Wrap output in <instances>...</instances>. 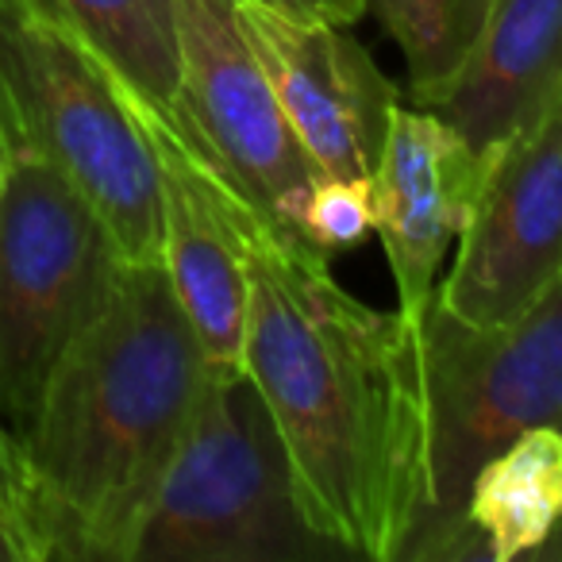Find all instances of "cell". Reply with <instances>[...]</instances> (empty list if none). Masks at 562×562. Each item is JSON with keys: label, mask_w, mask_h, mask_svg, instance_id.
I'll list each match as a JSON object with an SVG mask.
<instances>
[{"label": "cell", "mask_w": 562, "mask_h": 562, "mask_svg": "<svg viewBox=\"0 0 562 562\" xmlns=\"http://www.w3.org/2000/svg\"><path fill=\"white\" fill-rule=\"evenodd\" d=\"M178 101L173 116L255 209L290 227L316 166L293 135L239 24L235 0H173Z\"/></svg>", "instance_id": "cell-8"}, {"label": "cell", "mask_w": 562, "mask_h": 562, "mask_svg": "<svg viewBox=\"0 0 562 562\" xmlns=\"http://www.w3.org/2000/svg\"><path fill=\"white\" fill-rule=\"evenodd\" d=\"M232 224L247 278L243 374L278 424L301 513L347 559H401L428 505L420 324L351 297L328 255L239 189Z\"/></svg>", "instance_id": "cell-1"}, {"label": "cell", "mask_w": 562, "mask_h": 562, "mask_svg": "<svg viewBox=\"0 0 562 562\" xmlns=\"http://www.w3.org/2000/svg\"><path fill=\"white\" fill-rule=\"evenodd\" d=\"M290 20H328V24H355L367 12V0H255Z\"/></svg>", "instance_id": "cell-17"}, {"label": "cell", "mask_w": 562, "mask_h": 562, "mask_svg": "<svg viewBox=\"0 0 562 562\" xmlns=\"http://www.w3.org/2000/svg\"><path fill=\"white\" fill-rule=\"evenodd\" d=\"M0 112L78 186L124 262H162L158 162L127 89L40 0H0Z\"/></svg>", "instance_id": "cell-6"}, {"label": "cell", "mask_w": 562, "mask_h": 562, "mask_svg": "<svg viewBox=\"0 0 562 562\" xmlns=\"http://www.w3.org/2000/svg\"><path fill=\"white\" fill-rule=\"evenodd\" d=\"M428 385V505L401 559L459 562L477 467L528 428L562 431V273L505 324H467L431 305L420 328Z\"/></svg>", "instance_id": "cell-5"}, {"label": "cell", "mask_w": 562, "mask_h": 562, "mask_svg": "<svg viewBox=\"0 0 562 562\" xmlns=\"http://www.w3.org/2000/svg\"><path fill=\"white\" fill-rule=\"evenodd\" d=\"M0 562H43L27 520L9 508H0Z\"/></svg>", "instance_id": "cell-19"}, {"label": "cell", "mask_w": 562, "mask_h": 562, "mask_svg": "<svg viewBox=\"0 0 562 562\" xmlns=\"http://www.w3.org/2000/svg\"><path fill=\"white\" fill-rule=\"evenodd\" d=\"M209 362L162 262H120L20 436L43 562H132Z\"/></svg>", "instance_id": "cell-2"}, {"label": "cell", "mask_w": 562, "mask_h": 562, "mask_svg": "<svg viewBox=\"0 0 562 562\" xmlns=\"http://www.w3.org/2000/svg\"><path fill=\"white\" fill-rule=\"evenodd\" d=\"M63 20L120 86L135 97L170 109L178 101V27L173 0H40Z\"/></svg>", "instance_id": "cell-14"}, {"label": "cell", "mask_w": 562, "mask_h": 562, "mask_svg": "<svg viewBox=\"0 0 562 562\" xmlns=\"http://www.w3.org/2000/svg\"><path fill=\"white\" fill-rule=\"evenodd\" d=\"M482 178V155L439 112L393 109L382 155L370 173L374 232L385 243L397 313L424 328L451 243L467 227Z\"/></svg>", "instance_id": "cell-11"}, {"label": "cell", "mask_w": 562, "mask_h": 562, "mask_svg": "<svg viewBox=\"0 0 562 562\" xmlns=\"http://www.w3.org/2000/svg\"><path fill=\"white\" fill-rule=\"evenodd\" d=\"M158 162V216H162V270L193 324L212 374L243 370L247 278L239 235L232 224L235 186L209 150L193 139L173 109L143 101L127 89Z\"/></svg>", "instance_id": "cell-9"}, {"label": "cell", "mask_w": 562, "mask_h": 562, "mask_svg": "<svg viewBox=\"0 0 562 562\" xmlns=\"http://www.w3.org/2000/svg\"><path fill=\"white\" fill-rule=\"evenodd\" d=\"M0 508H9V513H16V516H24V520H27L24 470H20V439L12 436L4 424H0ZM27 528H32V524H27ZM32 536H35V531H32ZM35 543H40V539H35Z\"/></svg>", "instance_id": "cell-18"}, {"label": "cell", "mask_w": 562, "mask_h": 562, "mask_svg": "<svg viewBox=\"0 0 562 562\" xmlns=\"http://www.w3.org/2000/svg\"><path fill=\"white\" fill-rule=\"evenodd\" d=\"M559 543H562V531H559V539H554V543H551V551H547V554H554V547H559ZM559 554H562V551H559Z\"/></svg>", "instance_id": "cell-20"}, {"label": "cell", "mask_w": 562, "mask_h": 562, "mask_svg": "<svg viewBox=\"0 0 562 562\" xmlns=\"http://www.w3.org/2000/svg\"><path fill=\"white\" fill-rule=\"evenodd\" d=\"M562 531V431L528 428L477 467L462 505L459 562L547 554Z\"/></svg>", "instance_id": "cell-13"}, {"label": "cell", "mask_w": 562, "mask_h": 562, "mask_svg": "<svg viewBox=\"0 0 562 562\" xmlns=\"http://www.w3.org/2000/svg\"><path fill=\"white\" fill-rule=\"evenodd\" d=\"M290 232H297L321 255L351 250L374 232V193L370 178H331L316 173L313 189L301 201Z\"/></svg>", "instance_id": "cell-16"}, {"label": "cell", "mask_w": 562, "mask_h": 562, "mask_svg": "<svg viewBox=\"0 0 562 562\" xmlns=\"http://www.w3.org/2000/svg\"><path fill=\"white\" fill-rule=\"evenodd\" d=\"M120 262L93 204L0 112V424L16 439Z\"/></svg>", "instance_id": "cell-4"}, {"label": "cell", "mask_w": 562, "mask_h": 562, "mask_svg": "<svg viewBox=\"0 0 562 562\" xmlns=\"http://www.w3.org/2000/svg\"><path fill=\"white\" fill-rule=\"evenodd\" d=\"M562 86V0H493L467 66L431 104L477 155L524 127Z\"/></svg>", "instance_id": "cell-12"}, {"label": "cell", "mask_w": 562, "mask_h": 562, "mask_svg": "<svg viewBox=\"0 0 562 562\" xmlns=\"http://www.w3.org/2000/svg\"><path fill=\"white\" fill-rule=\"evenodd\" d=\"M562 273V86L482 155L459 255L436 305L467 324H505Z\"/></svg>", "instance_id": "cell-7"}, {"label": "cell", "mask_w": 562, "mask_h": 562, "mask_svg": "<svg viewBox=\"0 0 562 562\" xmlns=\"http://www.w3.org/2000/svg\"><path fill=\"white\" fill-rule=\"evenodd\" d=\"M347 559L308 524L290 454L247 374L204 378L132 562Z\"/></svg>", "instance_id": "cell-3"}, {"label": "cell", "mask_w": 562, "mask_h": 562, "mask_svg": "<svg viewBox=\"0 0 562 562\" xmlns=\"http://www.w3.org/2000/svg\"><path fill=\"white\" fill-rule=\"evenodd\" d=\"M239 24L273 86L308 162L331 178H370L382 155L397 89L362 43L328 20H290L235 0Z\"/></svg>", "instance_id": "cell-10"}, {"label": "cell", "mask_w": 562, "mask_h": 562, "mask_svg": "<svg viewBox=\"0 0 562 562\" xmlns=\"http://www.w3.org/2000/svg\"><path fill=\"white\" fill-rule=\"evenodd\" d=\"M493 0H367L405 58L413 97L431 109L467 66Z\"/></svg>", "instance_id": "cell-15"}]
</instances>
